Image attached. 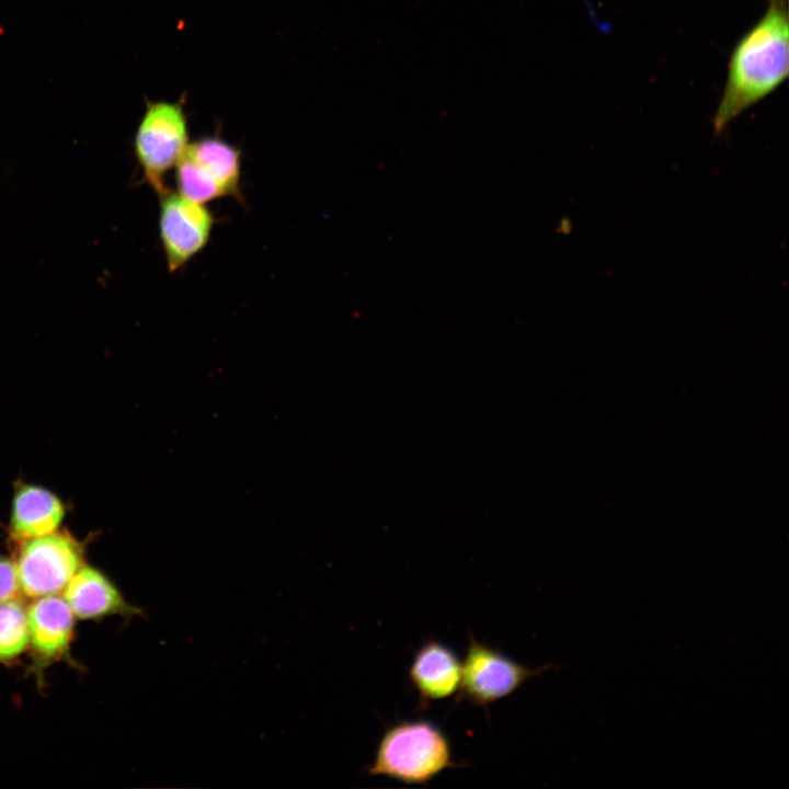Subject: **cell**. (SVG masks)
<instances>
[{
    "mask_svg": "<svg viewBox=\"0 0 789 789\" xmlns=\"http://www.w3.org/2000/svg\"><path fill=\"white\" fill-rule=\"evenodd\" d=\"M789 72L787 0H769L762 18L737 41L721 100L712 118L720 135L744 111L771 94Z\"/></svg>",
    "mask_w": 789,
    "mask_h": 789,
    "instance_id": "6da1fadb",
    "label": "cell"
},
{
    "mask_svg": "<svg viewBox=\"0 0 789 789\" xmlns=\"http://www.w3.org/2000/svg\"><path fill=\"white\" fill-rule=\"evenodd\" d=\"M456 766L446 734L431 721L414 720L401 721L384 732L367 773L405 785H425Z\"/></svg>",
    "mask_w": 789,
    "mask_h": 789,
    "instance_id": "7a4b0ae2",
    "label": "cell"
},
{
    "mask_svg": "<svg viewBox=\"0 0 789 789\" xmlns=\"http://www.w3.org/2000/svg\"><path fill=\"white\" fill-rule=\"evenodd\" d=\"M186 93L179 100H145V111L135 130L133 148L147 184L158 194L165 175L175 168L190 142Z\"/></svg>",
    "mask_w": 789,
    "mask_h": 789,
    "instance_id": "3957f363",
    "label": "cell"
},
{
    "mask_svg": "<svg viewBox=\"0 0 789 789\" xmlns=\"http://www.w3.org/2000/svg\"><path fill=\"white\" fill-rule=\"evenodd\" d=\"M242 151L220 133L190 141L174 168L176 192L206 204L222 197H239Z\"/></svg>",
    "mask_w": 789,
    "mask_h": 789,
    "instance_id": "277c9868",
    "label": "cell"
},
{
    "mask_svg": "<svg viewBox=\"0 0 789 789\" xmlns=\"http://www.w3.org/2000/svg\"><path fill=\"white\" fill-rule=\"evenodd\" d=\"M557 666L549 663L530 668L470 636L461 663L457 701L467 700L487 708L516 691L528 679Z\"/></svg>",
    "mask_w": 789,
    "mask_h": 789,
    "instance_id": "5b68a950",
    "label": "cell"
},
{
    "mask_svg": "<svg viewBox=\"0 0 789 789\" xmlns=\"http://www.w3.org/2000/svg\"><path fill=\"white\" fill-rule=\"evenodd\" d=\"M82 561L79 544L68 534L56 530L23 541L15 562L20 591L33 599L59 594Z\"/></svg>",
    "mask_w": 789,
    "mask_h": 789,
    "instance_id": "8992f818",
    "label": "cell"
},
{
    "mask_svg": "<svg viewBox=\"0 0 789 789\" xmlns=\"http://www.w3.org/2000/svg\"><path fill=\"white\" fill-rule=\"evenodd\" d=\"M214 225L205 204L170 188L159 195V240L170 273L182 270L206 248Z\"/></svg>",
    "mask_w": 789,
    "mask_h": 789,
    "instance_id": "52a82bcc",
    "label": "cell"
},
{
    "mask_svg": "<svg viewBox=\"0 0 789 789\" xmlns=\"http://www.w3.org/2000/svg\"><path fill=\"white\" fill-rule=\"evenodd\" d=\"M28 647L41 663L61 659L73 637L75 615L58 594L34 598L27 607Z\"/></svg>",
    "mask_w": 789,
    "mask_h": 789,
    "instance_id": "ba28073f",
    "label": "cell"
},
{
    "mask_svg": "<svg viewBox=\"0 0 789 789\" xmlns=\"http://www.w3.org/2000/svg\"><path fill=\"white\" fill-rule=\"evenodd\" d=\"M62 597L75 617L81 619L141 615V609L130 605L106 575L85 564H82L66 585Z\"/></svg>",
    "mask_w": 789,
    "mask_h": 789,
    "instance_id": "9c48e42d",
    "label": "cell"
},
{
    "mask_svg": "<svg viewBox=\"0 0 789 789\" xmlns=\"http://www.w3.org/2000/svg\"><path fill=\"white\" fill-rule=\"evenodd\" d=\"M461 662L448 645L426 641L414 654L409 667V679L418 693L420 705L448 698L458 691Z\"/></svg>",
    "mask_w": 789,
    "mask_h": 789,
    "instance_id": "30bf717a",
    "label": "cell"
},
{
    "mask_svg": "<svg viewBox=\"0 0 789 789\" xmlns=\"http://www.w3.org/2000/svg\"><path fill=\"white\" fill-rule=\"evenodd\" d=\"M62 517L64 506L55 494L25 485L13 500L11 531L15 539L23 542L56 531Z\"/></svg>",
    "mask_w": 789,
    "mask_h": 789,
    "instance_id": "8fae6325",
    "label": "cell"
},
{
    "mask_svg": "<svg viewBox=\"0 0 789 789\" xmlns=\"http://www.w3.org/2000/svg\"><path fill=\"white\" fill-rule=\"evenodd\" d=\"M27 607L15 598L0 603V662H11L28 648Z\"/></svg>",
    "mask_w": 789,
    "mask_h": 789,
    "instance_id": "7c38bea8",
    "label": "cell"
},
{
    "mask_svg": "<svg viewBox=\"0 0 789 789\" xmlns=\"http://www.w3.org/2000/svg\"><path fill=\"white\" fill-rule=\"evenodd\" d=\"M20 592L15 563L0 556V603L15 598Z\"/></svg>",
    "mask_w": 789,
    "mask_h": 789,
    "instance_id": "4fadbf2b",
    "label": "cell"
}]
</instances>
